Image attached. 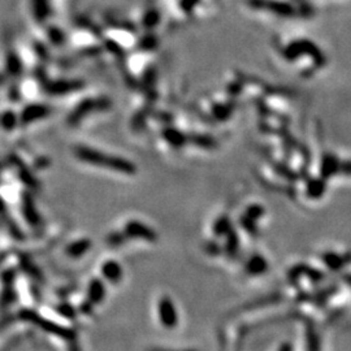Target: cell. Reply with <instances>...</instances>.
Instances as JSON below:
<instances>
[{
    "label": "cell",
    "mask_w": 351,
    "mask_h": 351,
    "mask_svg": "<svg viewBox=\"0 0 351 351\" xmlns=\"http://www.w3.org/2000/svg\"><path fill=\"white\" fill-rule=\"evenodd\" d=\"M215 113H217V116H219L220 119H226V117L231 113V108L229 105L225 104L216 105V107H215Z\"/></svg>",
    "instance_id": "cell-22"
},
{
    "label": "cell",
    "mask_w": 351,
    "mask_h": 351,
    "mask_svg": "<svg viewBox=\"0 0 351 351\" xmlns=\"http://www.w3.org/2000/svg\"><path fill=\"white\" fill-rule=\"evenodd\" d=\"M281 53L289 62H294L301 56L307 55L313 58V62L317 67H321L325 64V56L323 55L319 47L310 39H298V41L291 42L281 50Z\"/></svg>",
    "instance_id": "cell-2"
},
{
    "label": "cell",
    "mask_w": 351,
    "mask_h": 351,
    "mask_svg": "<svg viewBox=\"0 0 351 351\" xmlns=\"http://www.w3.org/2000/svg\"><path fill=\"white\" fill-rule=\"evenodd\" d=\"M292 2H296V3L298 4L299 12H301L302 15L304 16V17H307V16H311L313 13L312 7H311L310 3H308V2H306V0H292Z\"/></svg>",
    "instance_id": "cell-20"
},
{
    "label": "cell",
    "mask_w": 351,
    "mask_h": 351,
    "mask_svg": "<svg viewBox=\"0 0 351 351\" xmlns=\"http://www.w3.org/2000/svg\"><path fill=\"white\" fill-rule=\"evenodd\" d=\"M16 121H17V119H16V116L12 112H6L3 114V117H2V124H3V126L6 129L15 128V125L17 124Z\"/></svg>",
    "instance_id": "cell-19"
},
{
    "label": "cell",
    "mask_w": 351,
    "mask_h": 351,
    "mask_svg": "<svg viewBox=\"0 0 351 351\" xmlns=\"http://www.w3.org/2000/svg\"><path fill=\"white\" fill-rule=\"evenodd\" d=\"M238 247H240V242H238L237 234L233 233V231H229L228 233V245H226V251L229 254H236L238 251Z\"/></svg>",
    "instance_id": "cell-18"
},
{
    "label": "cell",
    "mask_w": 351,
    "mask_h": 351,
    "mask_svg": "<svg viewBox=\"0 0 351 351\" xmlns=\"http://www.w3.org/2000/svg\"><path fill=\"white\" fill-rule=\"evenodd\" d=\"M48 114V108L41 104H33L26 107L21 113V121L23 124H30L35 120L43 119Z\"/></svg>",
    "instance_id": "cell-9"
},
{
    "label": "cell",
    "mask_w": 351,
    "mask_h": 351,
    "mask_svg": "<svg viewBox=\"0 0 351 351\" xmlns=\"http://www.w3.org/2000/svg\"><path fill=\"white\" fill-rule=\"evenodd\" d=\"M158 315L160 323L165 328H174L179 323L175 306L168 297H163L158 303Z\"/></svg>",
    "instance_id": "cell-5"
},
{
    "label": "cell",
    "mask_w": 351,
    "mask_h": 351,
    "mask_svg": "<svg viewBox=\"0 0 351 351\" xmlns=\"http://www.w3.org/2000/svg\"><path fill=\"white\" fill-rule=\"evenodd\" d=\"M125 234L129 236V237L149 241V242H152V241L156 240L155 231L150 229L149 226L144 225V224H142V222L135 221V220L126 222Z\"/></svg>",
    "instance_id": "cell-6"
},
{
    "label": "cell",
    "mask_w": 351,
    "mask_h": 351,
    "mask_svg": "<svg viewBox=\"0 0 351 351\" xmlns=\"http://www.w3.org/2000/svg\"><path fill=\"white\" fill-rule=\"evenodd\" d=\"M339 160L332 154H328L323 158L321 167H320V172L324 179H331L332 175L339 172Z\"/></svg>",
    "instance_id": "cell-11"
},
{
    "label": "cell",
    "mask_w": 351,
    "mask_h": 351,
    "mask_svg": "<svg viewBox=\"0 0 351 351\" xmlns=\"http://www.w3.org/2000/svg\"><path fill=\"white\" fill-rule=\"evenodd\" d=\"M90 246H91L90 241L79 240V241H76V242H73L72 245H69L67 252H68V255H70V256L78 257V256H81V255L85 254V252L90 249Z\"/></svg>",
    "instance_id": "cell-15"
},
{
    "label": "cell",
    "mask_w": 351,
    "mask_h": 351,
    "mask_svg": "<svg viewBox=\"0 0 351 351\" xmlns=\"http://www.w3.org/2000/svg\"><path fill=\"white\" fill-rule=\"evenodd\" d=\"M102 275L107 281H109L112 284H117L123 277V269L117 261L107 260L102 266Z\"/></svg>",
    "instance_id": "cell-8"
},
{
    "label": "cell",
    "mask_w": 351,
    "mask_h": 351,
    "mask_svg": "<svg viewBox=\"0 0 351 351\" xmlns=\"http://www.w3.org/2000/svg\"><path fill=\"white\" fill-rule=\"evenodd\" d=\"M325 193V182L321 179H313L307 184V195L310 198H320Z\"/></svg>",
    "instance_id": "cell-16"
},
{
    "label": "cell",
    "mask_w": 351,
    "mask_h": 351,
    "mask_svg": "<svg viewBox=\"0 0 351 351\" xmlns=\"http://www.w3.org/2000/svg\"><path fill=\"white\" fill-rule=\"evenodd\" d=\"M339 172L345 173L346 175H351V160L339 164Z\"/></svg>",
    "instance_id": "cell-24"
},
{
    "label": "cell",
    "mask_w": 351,
    "mask_h": 351,
    "mask_svg": "<svg viewBox=\"0 0 351 351\" xmlns=\"http://www.w3.org/2000/svg\"><path fill=\"white\" fill-rule=\"evenodd\" d=\"M199 3V0H182L181 2V8L184 9L185 12H191L194 11V8H195L196 4Z\"/></svg>",
    "instance_id": "cell-23"
},
{
    "label": "cell",
    "mask_w": 351,
    "mask_h": 351,
    "mask_svg": "<svg viewBox=\"0 0 351 351\" xmlns=\"http://www.w3.org/2000/svg\"><path fill=\"white\" fill-rule=\"evenodd\" d=\"M321 259L325 266L329 267L331 269H341L351 261V257L348 254L339 255L336 252H325Z\"/></svg>",
    "instance_id": "cell-10"
},
{
    "label": "cell",
    "mask_w": 351,
    "mask_h": 351,
    "mask_svg": "<svg viewBox=\"0 0 351 351\" xmlns=\"http://www.w3.org/2000/svg\"><path fill=\"white\" fill-rule=\"evenodd\" d=\"M268 263L261 255H252L246 264V271L251 276H259L267 271Z\"/></svg>",
    "instance_id": "cell-12"
},
{
    "label": "cell",
    "mask_w": 351,
    "mask_h": 351,
    "mask_svg": "<svg viewBox=\"0 0 351 351\" xmlns=\"http://www.w3.org/2000/svg\"><path fill=\"white\" fill-rule=\"evenodd\" d=\"M249 4L254 9L271 12L281 17H294L298 13V9L294 8L291 4L280 0H249Z\"/></svg>",
    "instance_id": "cell-3"
},
{
    "label": "cell",
    "mask_w": 351,
    "mask_h": 351,
    "mask_svg": "<svg viewBox=\"0 0 351 351\" xmlns=\"http://www.w3.org/2000/svg\"><path fill=\"white\" fill-rule=\"evenodd\" d=\"M21 316H22V319L27 320V321L33 323V324L35 325H38V327H41L44 332L52 333L55 334V336L63 337V338L67 339L72 338V337L74 336L73 332H70V329H67V328L62 327V325L58 324H55V323L47 321L46 319L41 317V316L37 315V313L32 312V311H23V312L21 313Z\"/></svg>",
    "instance_id": "cell-4"
},
{
    "label": "cell",
    "mask_w": 351,
    "mask_h": 351,
    "mask_svg": "<svg viewBox=\"0 0 351 351\" xmlns=\"http://www.w3.org/2000/svg\"><path fill=\"white\" fill-rule=\"evenodd\" d=\"M163 137L165 138L168 143L173 147H182L186 143V137L181 132L175 130V129H165L163 132Z\"/></svg>",
    "instance_id": "cell-14"
},
{
    "label": "cell",
    "mask_w": 351,
    "mask_h": 351,
    "mask_svg": "<svg viewBox=\"0 0 351 351\" xmlns=\"http://www.w3.org/2000/svg\"><path fill=\"white\" fill-rule=\"evenodd\" d=\"M264 208L259 204H252L246 210L245 215L241 219L242 228L246 229L249 233H254L256 230V221L263 216Z\"/></svg>",
    "instance_id": "cell-7"
},
{
    "label": "cell",
    "mask_w": 351,
    "mask_h": 351,
    "mask_svg": "<svg viewBox=\"0 0 351 351\" xmlns=\"http://www.w3.org/2000/svg\"><path fill=\"white\" fill-rule=\"evenodd\" d=\"M231 222L228 216H221L214 224V231L216 236H226L230 231Z\"/></svg>",
    "instance_id": "cell-17"
},
{
    "label": "cell",
    "mask_w": 351,
    "mask_h": 351,
    "mask_svg": "<svg viewBox=\"0 0 351 351\" xmlns=\"http://www.w3.org/2000/svg\"><path fill=\"white\" fill-rule=\"evenodd\" d=\"M89 301L91 303H102L105 297V287L100 280H93L87 289Z\"/></svg>",
    "instance_id": "cell-13"
},
{
    "label": "cell",
    "mask_w": 351,
    "mask_h": 351,
    "mask_svg": "<svg viewBox=\"0 0 351 351\" xmlns=\"http://www.w3.org/2000/svg\"><path fill=\"white\" fill-rule=\"evenodd\" d=\"M76 156L85 163L108 168V169L116 170V172L126 173V174H133L135 172L134 164L130 163V161L123 158H117V156H105L103 155V152L90 149V147H77Z\"/></svg>",
    "instance_id": "cell-1"
},
{
    "label": "cell",
    "mask_w": 351,
    "mask_h": 351,
    "mask_svg": "<svg viewBox=\"0 0 351 351\" xmlns=\"http://www.w3.org/2000/svg\"><path fill=\"white\" fill-rule=\"evenodd\" d=\"M195 138L198 139L195 142V144H198V146L204 147V149H210V147L215 146V140L212 139V138L206 137V135H203V137H195Z\"/></svg>",
    "instance_id": "cell-21"
}]
</instances>
